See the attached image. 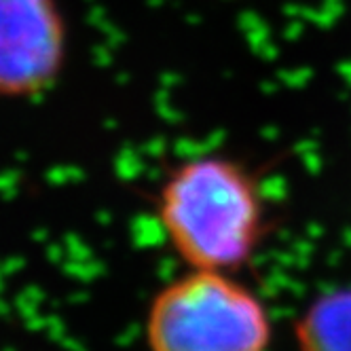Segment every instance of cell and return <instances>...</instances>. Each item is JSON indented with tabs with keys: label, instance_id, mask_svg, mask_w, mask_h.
Segmentation results:
<instances>
[{
	"label": "cell",
	"instance_id": "cell-1",
	"mask_svg": "<svg viewBox=\"0 0 351 351\" xmlns=\"http://www.w3.org/2000/svg\"><path fill=\"white\" fill-rule=\"evenodd\" d=\"M157 216L171 247L191 269L237 273L252 263L269 231L256 176L227 155L176 165L157 195Z\"/></svg>",
	"mask_w": 351,
	"mask_h": 351
},
{
	"label": "cell",
	"instance_id": "cell-2",
	"mask_svg": "<svg viewBox=\"0 0 351 351\" xmlns=\"http://www.w3.org/2000/svg\"><path fill=\"white\" fill-rule=\"evenodd\" d=\"M271 315L233 273L191 269L167 284L146 319L150 351H269Z\"/></svg>",
	"mask_w": 351,
	"mask_h": 351
},
{
	"label": "cell",
	"instance_id": "cell-3",
	"mask_svg": "<svg viewBox=\"0 0 351 351\" xmlns=\"http://www.w3.org/2000/svg\"><path fill=\"white\" fill-rule=\"evenodd\" d=\"M68 49L60 0H0V99L51 91L66 70Z\"/></svg>",
	"mask_w": 351,
	"mask_h": 351
},
{
	"label": "cell",
	"instance_id": "cell-4",
	"mask_svg": "<svg viewBox=\"0 0 351 351\" xmlns=\"http://www.w3.org/2000/svg\"><path fill=\"white\" fill-rule=\"evenodd\" d=\"M298 351H351V286L315 296L294 324Z\"/></svg>",
	"mask_w": 351,
	"mask_h": 351
}]
</instances>
